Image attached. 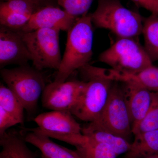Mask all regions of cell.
Wrapping results in <instances>:
<instances>
[{
  "label": "cell",
  "mask_w": 158,
  "mask_h": 158,
  "mask_svg": "<svg viewBox=\"0 0 158 158\" xmlns=\"http://www.w3.org/2000/svg\"><path fill=\"white\" fill-rule=\"evenodd\" d=\"M82 133L94 141L108 145L117 156L125 154L131 146L132 142L112 132L98 122L88 123L82 127Z\"/></svg>",
  "instance_id": "cell-14"
},
{
  "label": "cell",
  "mask_w": 158,
  "mask_h": 158,
  "mask_svg": "<svg viewBox=\"0 0 158 158\" xmlns=\"http://www.w3.org/2000/svg\"><path fill=\"white\" fill-rule=\"evenodd\" d=\"M31 16L12 12H0V26L20 31L28 22Z\"/></svg>",
  "instance_id": "cell-24"
},
{
  "label": "cell",
  "mask_w": 158,
  "mask_h": 158,
  "mask_svg": "<svg viewBox=\"0 0 158 158\" xmlns=\"http://www.w3.org/2000/svg\"><path fill=\"white\" fill-rule=\"evenodd\" d=\"M144 158H158V155H156L152 156H150L148 157Z\"/></svg>",
  "instance_id": "cell-28"
},
{
  "label": "cell",
  "mask_w": 158,
  "mask_h": 158,
  "mask_svg": "<svg viewBox=\"0 0 158 158\" xmlns=\"http://www.w3.org/2000/svg\"><path fill=\"white\" fill-rule=\"evenodd\" d=\"M26 143L24 137L20 134L15 131H7L0 136V158H37Z\"/></svg>",
  "instance_id": "cell-16"
},
{
  "label": "cell",
  "mask_w": 158,
  "mask_h": 158,
  "mask_svg": "<svg viewBox=\"0 0 158 158\" xmlns=\"http://www.w3.org/2000/svg\"><path fill=\"white\" fill-rule=\"evenodd\" d=\"M19 124L15 117L0 107V136L7 131L9 128Z\"/></svg>",
  "instance_id": "cell-25"
},
{
  "label": "cell",
  "mask_w": 158,
  "mask_h": 158,
  "mask_svg": "<svg viewBox=\"0 0 158 158\" xmlns=\"http://www.w3.org/2000/svg\"><path fill=\"white\" fill-rule=\"evenodd\" d=\"M98 122L117 135L131 142L132 126L122 88L113 83Z\"/></svg>",
  "instance_id": "cell-8"
},
{
  "label": "cell",
  "mask_w": 158,
  "mask_h": 158,
  "mask_svg": "<svg viewBox=\"0 0 158 158\" xmlns=\"http://www.w3.org/2000/svg\"><path fill=\"white\" fill-rule=\"evenodd\" d=\"M79 18L72 16L58 6H46L32 14L28 22L19 31L25 33L49 28L68 32Z\"/></svg>",
  "instance_id": "cell-11"
},
{
  "label": "cell",
  "mask_w": 158,
  "mask_h": 158,
  "mask_svg": "<svg viewBox=\"0 0 158 158\" xmlns=\"http://www.w3.org/2000/svg\"><path fill=\"white\" fill-rule=\"evenodd\" d=\"M1 1H6L7 0H1ZM31 1L36 3L41 8L48 6H55V4L53 3V0H31ZM55 1H56V0H55Z\"/></svg>",
  "instance_id": "cell-27"
},
{
  "label": "cell",
  "mask_w": 158,
  "mask_h": 158,
  "mask_svg": "<svg viewBox=\"0 0 158 158\" xmlns=\"http://www.w3.org/2000/svg\"><path fill=\"white\" fill-rule=\"evenodd\" d=\"M40 158H47L45 157L44 156H43L42 155H41V156H40Z\"/></svg>",
  "instance_id": "cell-29"
},
{
  "label": "cell",
  "mask_w": 158,
  "mask_h": 158,
  "mask_svg": "<svg viewBox=\"0 0 158 158\" xmlns=\"http://www.w3.org/2000/svg\"><path fill=\"white\" fill-rule=\"evenodd\" d=\"M0 107L16 118L19 124L23 122V106L15 94L3 84L0 85Z\"/></svg>",
  "instance_id": "cell-19"
},
{
  "label": "cell",
  "mask_w": 158,
  "mask_h": 158,
  "mask_svg": "<svg viewBox=\"0 0 158 158\" xmlns=\"http://www.w3.org/2000/svg\"><path fill=\"white\" fill-rule=\"evenodd\" d=\"M77 152L81 158H116L111 148L87 137L85 143L77 146Z\"/></svg>",
  "instance_id": "cell-20"
},
{
  "label": "cell",
  "mask_w": 158,
  "mask_h": 158,
  "mask_svg": "<svg viewBox=\"0 0 158 158\" xmlns=\"http://www.w3.org/2000/svg\"><path fill=\"white\" fill-rule=\"evenodd\" d=\"M86 82L71 80L46 85L41 95L43 107L51 110L70 111L80 98Z\"/></svg>",
  "instance_id": "cell-9"
},
{
  "label": "cell",
  "mask_w": 158,
  "mask_h": 158,
  "mask_svg": "<svg viewBox=\"0 0 158 158\" xmlns=\"http://www.w3.org/2000/svg\"><path fill=\"white\" fill-rule=\"evenodd\" d=\"M134 136L131 148L124 158H144L158 155V130Z\"/></svg>",
  "instance_id": "cell-17"
},
{
  "label": "cell",
  "mask_w": 158,
  "mask_h": 158,
  "mask_svg": "<svg viewBox=\"0 0 158 158\" xmlns=\"http://www.w3.org/2000/svg\"><path fill=\"white\" fill-rule=\"evenodd\" d=\"M40 71L28 64L13 68L1 69L0 71L1 77L7 87L15 94L29 113L36 110L46 85Z\"/></svg>",
  "instance_id": "cell-4"
},
{
  "label": "cell",
  "mask_w": 158,
  "mask_h": 158,
  "mask_svg": "<svg viewBox=\"0 0 158 158\" xmlns=\"http://www.w3.org/2000/svg\"><path fill=\"white\" fill-rule=\"evenodd\" d=\"M98 61L114 70L135 73L153 65L144 47L136 38H118L99 56Z\"/></svg>",
  "instance_id": "cell-5"
},
{
  "label": "cell",
  "mask_w": 158,
  "mask_h": 158,
  "mask_svg": "<svg viewBox=\"0 0 158 158\" xmlns=\"http://www.w3.org/2000/svg\"><path fill=\"white\" fill-rule=\"evenodd\" d=\"M41 8L31 0H7L1 2L0 12H12L31 15Z\"/></svg>",
  "instance_id": "cell-22"
},
{
  "label": "cell",
  "mask_w": 158,
  "mask_h": 158,
  "mask_svg": "<svg viewBox=\"0 0 158 158\" xmlns=\"http://www.w3.org/2000/svg\"><path fill=\"white\" fill-rule=\"evenodd\" d=\"M87 66L94 73L112 81L137 85L152 92H158V67L153 65L135 73L100 68L90 64Z\"/></svg>",
  "instance_id": "cell-12"
},
{
  "label": "cell",
  "mask_w": 158,
  "mask_h": 158,
  "mask_svg": "<svg viewBox=\"0 0 158 158\" xmlns=\"http://www.w3.org/2000/svg\"><path fill=\"white\" fill-rule=\"evenodd\" d=\"M95 0H56L57 4L61 6L72 16L80 18L86 13Z\"/></svg>",
  "instance_id": "cell-23"
},
{
  "label": "cell",
  "mask_w": 158,
  "mask_h": 158,
  "mask_svg": "<svg viewBox=\"0 0 158 158\" xmlns=\"http://www.w3.org/2000/svg\"><path fill=\"white\" fill-rule=\"evenodd\" d=\"M78 70L86 80V85L70 112L81 121H98L107 101L113 81L94 73L87 65Z\"/></svg>",
  "instance_id": "cell-3"
},
{
  "label": "cell",
  "mask_w": 158,
  "mask_h": 158,
  "mask_svg": "<svg viewBox=\"0 0 158 158\" xmlns=\"http://www.w3.org/2000/svg\"><path fill=\"white\" fill-rule=\"evenodd\" d=\"M142 34L144 48L152 62L158 61V15L152 14L143 19Z\"/></svg>",
  "instance_id": "cell-18"
},
{
  "label": "cell",
  "mask_w": 158,
  "mask_h": 158,
  "mask_svg": "<svg viewBox=\"0 0 158 158\" xmlns=\"http://www.w3.org/2000/svg\"><path fill=\"white\" fill-rule=\"evenodd\" d=\"M27 143L37 148L47 158H81L76 151L68 149L55 143L37 128L30 130L24 136Z\"/></svg>",
  "instance_id": "cell-15"
},
{
  "label": "cell",
  "mask_w": 158,
  "mask_h": 158,
  "mask_svg": "<svg viewBox=\"0 0 158 158\" xmlns=\"http://www.w3.org/2000/svg\"><path fill=\"white\" fill-rule=\"evenodd\" d=\"M91 18L95 27L109 30L118 38L137 39L142 34L144 19L137 11L126 8L119 0H98Z\"/></svg>",
  "instance_id": "cell-2"
},
{
  "label": "cell",
  "mask_w": 158,
  "mask_h": 158,
  "mask_svg": "<svg viewBox=\"0 0 158 158\" xmlns=\"http://www.w3.org/2000/svg\"><path fill=\"white\" fill-rule=\"evenodd\" d=\"M66 46L54 81H66L76 70L89 64L93 55V25L91 14L79 18L68 31Z\"/></svg>",
  "instance_id": "cell-1"
},
{
  "label": "cell",
  "mask_w": 158,
  "mask_h": 158,
  "mask_svg": "<svg viewBox=\"0 0 158 158\" xmlns=\"http://www.w3.org/2000/svg\"><path fill=\"white\" fill-rule=\"evenodd\" d=\"M60 31L57 29L42 28L22 33L23 40L31 54L33 67L37 70L59 69L62 59L59 47Z\"/></svg>",
  "instance_id": "cell-6"
},
{
  "label": "cell",
  "mask_w": 158,
  "mask_h": 158,
  "mask_svg": "<svg viewBox=\"0 0 158 158\" xmlns=\"http://www.w3.org/2000/svg\"><path fill=\"white\" fill-rule=\"evenodd\" d=\"M70 111L51 110L36 116L34 121L40 131L59 141L76 147L84 143L87 137L82 133V127Z\"/></svg>",
  "instance_id": "cell-7"
},
{
  "label": "cell",
  "mask_w": 158,
  "mask_h": 158,
  "mask_svg": "<svg viewBox=\"0 0 158 158\" xmlns=\"http://www.w3.org/2000/svg\"><path fill=\"white\" fill-rule=\"evenodd\" d=\"M158 130V92H152L150 106L144 118L132 128L133 135Z\"/></svg>",
  "instance_id": "cell-21"
},
{
  "label": "cell",
  "mask_w": 158,
  "mask_h": 158,
  "mask_svg": "<svg viewBox=\"0 0 158 158\" xmlns=\"http://www.w3.org/2000/svg\"><path fill=\"white\" fill-rule=\"evenodd\" d=\"M123 84V90L133 128L146 115L151 103L152 91L137 85Z\"/></svg>",
  "instance_id": "cell-13"
},
{
  "label": "cell",
  "mask_w": 158,
  "mask_h": 158,
  "mask_svg": "<svg viewBox=\"0 0 158 158\" xmlns=\"http://www.w3.org/2000/svg\"><path fill=\"white\" fill-rule=\"evenodd\" d=\"M32 61L23 40L22 32L0 26V66L22 65Z\"/></svg>",
  "instance_id": "cell-10"
},
{
  "label": "cell",
  "mask_w": 158,
  "mask_h": 158,
  "mask_svg": "<svg viewBox=\"0 0 158 158\" xmlns=\"http://www.w3.org/2000/svg\"><path fill=\"white\" fill-rule=\"evenodd\" d=\"M136 5L150 11L152 14L158 15L157 0H131Z\"/></svg>",
  "instance_id": "cell-26"
},
{
  "label": "cell",
  "mask_w": 158,
  "mask_h": 158,
  "mask_svg": "<svg viewBox=\"0 0 158 158\" xmlns=\"http://www.w3.org/2000/svg\"><path fill=\"white\" fill-rule=\"evenodd\" d=\"M157 2L158 5V0H157Z\"/></svg>",
  "instance_id": "cell-30"
}]
</instances>
